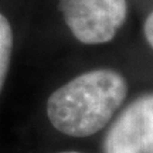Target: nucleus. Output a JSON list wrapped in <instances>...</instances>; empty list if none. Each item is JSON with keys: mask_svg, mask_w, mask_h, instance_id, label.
Wrapping results in <instances>:
<instances>
[{"mask_svg": "<svg viewBox=\"0 0 153 153\" xmlns=\"http://www.w3.org/2000/svg\"><path fill=\"white\" fill-rule=\"evenodd\" d=\"M128 95V82L111 68L84 72L50 95L51 125L72 137L92 136L108 125Z\"/></svg>", "mask_w": 153, "mask_h": 153, "instance_id": "1", "label": "nucleus"}, {"mask_svg": "<svg viewBox=\"0 0 153 153\" xmlns=\"http://www.w3.org/2000/svg\"><path fill=\"white\" fill-rule=\"evenodd\" d=\"M60 9L72 36L88 45L112 41L128 19L126 0H60Z\"/></svg>", "mask_w": 153, "mask_h": 153, "instance_id": "2", "label": "nucleus"}, {"mask_svg": "<svg viewBox=\"0 0 153 153\" xmlns=\"http://www.w3.org/2000/svg\"><path fill=\"white\" fill-rule=\"evenodd\" d=\"M104 153H153V92L133 99L112 122Z\"/></svg>", "mask_w": 153, "mask_h": 153, "instance_id": "3", "label": "nucleus"}, {"mask_svg": "<svg viewBox=\"0 0 153 153\" xmlns=\"http://www.w3.org/2000/svg\"><path fill=\"white\" fill-rule=\"evenodd\" d=\"M13 51V30L9 20L0 13V91L4 85Z\"/></svg>", "mask_w": 153, "mask_h": 153, "instance_id": "4", "label": "nucleus"}, {"mask_svg": "<svg viewBox=\"0 0 153 153\" xmlns=\"http://www.w3.org/2000/svg\"><path fill=\"white\" fill-rule=\"evenodd\" d=\"M143 31H145V37H146V40H148L149 45L153 48V10H152V13L148 16L146 22H145Z\"/></svg>", "mask_w": 153, "mask_h": 153, "instance_id": "5", "label": "nucleus"}, {"mask_svg": "<svg viewBox=\"0 0 153 153\" xmlns=\"http://www.w3.org/2000/svg\"><path fill=\"white\" fill-rule=\"evenodd\" d=\"M58 153H82V152H76V150H67V152H58Z\"/></svg>", "mask_w": 153, "mask_h": 153, "instance_id": "6", "label": "nucleus"}]
</instances>
